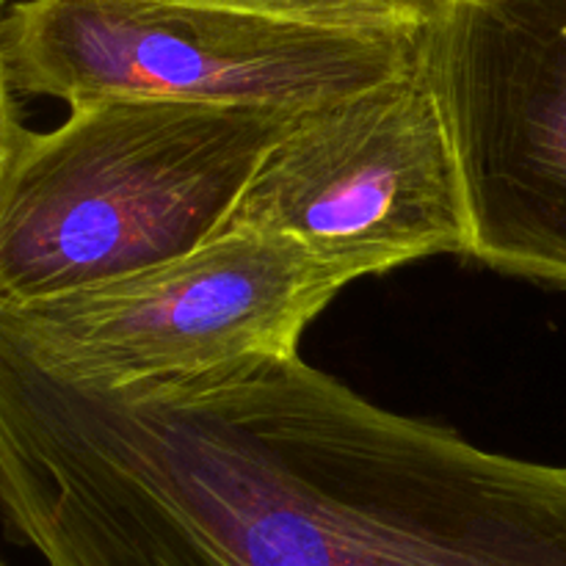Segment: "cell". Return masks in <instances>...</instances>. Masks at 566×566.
<instances>
[{"label":"cell","instance_id":"5b68a950","mask_svg":"<svg viewBox=\"0 0 566 566\" xmlns=\"http://www.w3.org/2000/svg\"><path fill=\"white\" fill-rule=\"evenodd\" d=\"M219 232L285 238L352 280L470 258L462 171L429 70L293 116Z\"/></svg>","mask_w":566,"mask_h":566},{"label":"cell","instance_id":"52a82bcc","mask_svg":"<svg viewBox=\"0 0 566 566\" xmlns=\"http://www.w3.org/2000/svg\"><path fill=\"white\" fill-rule=\"evenodd\" d=\"M263 20L354 33H429L451 0H188Z\"/></svg>","mask_w":566,"mask_h":566},{"label":"cell","instance_id":"8992f818","mask_svg":"<svg viewBox=\"0 0 566 566\" xmlns=\"http://www.w3.org/2000/svg\"><path fill=\"white\" fill-rule=\"evenodd\" d=\"M470 258L566 287V0H451L429 31Z\"/></svg>","mask_w":566,"mask_h":566},{"label":"cell","instance_id":"ba28073f","mask_svg":"<svg viewBox=\"0 0 566 566\" xmlns=\"http://www.w3.org/2000/svg\"><path fill=\"white\" fill-rule=\"evenodd\" d=\"M6 3H11V0H6Z\"/></svg>","mask_w":566,"mask_h":566},{"label":"cell","instance_id":"277c9868","mask_svg":"<svg viewBox=\"0 0 566 566\" xmlns=\"http://www.w3.org/2000/svg\"><path fill=\"white\" fill-rule=\"evenodd\" d=\"M352 282L285 238L219 232L153 269L0 307V352L75 390L293 357L315 315Z\"/></svg>","mask_w":566,"mask_h":566},{"label":"cell","instance_id":"3957f363","mask_svg":"<svg viewBox=\"0 0 566 566\" xmlns=\"http://www.w3.org/2000/svg\"><path fill=\"white\" fill-rule=\"evenodd\" d=\"M429 33H354L188 0H17L0 22V92L72 108L175 99L304 114L415 75Z\"/></svg>","mask_w":566,"mask_h":566},{"label":"cell","instance_id":"6da1fadb","mask_svg":"<svg viewBox=\"0 0 566 566\" xmlns=\"http://www.w3.org/2000/svg\"><path fill=\"white\" fill-rule=\"evenodd\" d=\"M0 501L48 566H566V462L293 357L75 390L0 352Z\"/></svg>","mask_w":566,"mask_h":566},{"label":"cell","instance_id":"7a4b0ae2","mask_svg":"<svg viewBox=\"0 0 566 566\" xmlns=\"http://www.w3.org/2000/svg\"><path fill=\"white\" fill-rule=\"evenodd\" d=\"M296 114L111 99L31 130L0 97V307L103 285L208 243Z\"/></svg>","mask_w":566,"mask_h":566}]
</instances>
